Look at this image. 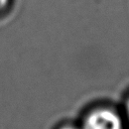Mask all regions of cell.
Returning <instances> with one entry per match:
<instances>
[{
    "mask_svg": "<svg viewBox=\"0 0 129 129\" xmlns=\"http://www.w3.org/2000/svg\"><path fill=\"white\" fill-rule=\"evenodd\" d=\"M7 2H8V0H0V10H2L6 6Z\"/></svg>",
    "mask_w": 129,
    "mask_h": 129,
    "instance_id": "obj_4",
    "label": "cell"
},
{
    "mask_svg": "<svg viewBox=\"0 0 129 129\" xmlns=\"http://www.w3.org/2000/svg\"><path fill=\"white\" fill-rule=\"evenodd\" d=\"M123 113L109 106H99L88 111L82 121V129H126Z\"/></svg>",
    "mask_w": 129,
    "mask_h": 129,
    "instance_id": "obj_1",
    "label": "cell"
},
{
    "mask_svg": "<svg viewBox=\"0 0 129 129\" xmlns=\"http://www.w3.org/2000/svg\"><path fill=\"white\" fill-rule=\"evenodd\" d=\"M123 115H124V118H125V121H126V125L129 127V94L127 95V97L125 99Z\"/></svg>",
    "mask_w": 129,
    "mask_h": 129,
    "instance_id": "obj_2",
    "label": "cell"
},
{
    "mask_svg": "<svg viewBox=\"0 0 129 129\" xmlns=\"http://www.w3.org/2000/svg\"><path fill=\"white\" fill-rule=\"evenodd\" d=\"M60 129H82V128H81V126L77 127V126H74V125H67V126L61 127Z\"/></svg>",
    "mask_w": 129,
    "mask_h": 129,
    "instance_id": "obj_3",
    "label": "cell"
}]
</instances>
